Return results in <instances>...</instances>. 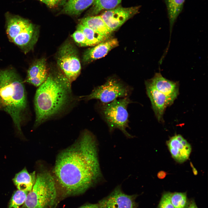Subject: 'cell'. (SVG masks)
I'll return each mask as SVG.
<instances>
[{
	"label": "cell",
	"mask_w": 208,
	"mask_h": 208,
	"mask_svg": "<svg viewBox=\"0 0 208 208\" xmlns=\"http://www.w3.org/2000/svg\"><path fill=\"white\" fill-rule=\"evenodd\" d=\"M98 146L94 135L85 130L74 144L58 155L54 172L64 196L82 194L104 181Z\"/></svg>",
	"instance_id": "obj_1"
},
{
	"label": "cell",
	"mask_w": 208,
	"mask_h": 208,
	"mask_svg": "<svg viewBox=\"0 0 208 208\" xmlns=\"http://www.w3.org/2000/svg\"><path fill=\"white\" fill-rule=\"evenodd\" d=\"M71 83L62 72L49 73L35 96L36 126L61 116L72 107L77 99L73 94Z\"/></svg>",
	"instance_id": "obj_2"
},
{
	"label": "cell",
	"mask_w": 208,
	"mask_h": 208,
	"mask_svg": "<svg viewBox=\"0 0 208 208\" xmlns=\"http://www.w3.org/2000/svg\"><path fill=\"white\" fill-rule=\"evenodd\" d=\"M27 107L26 91L21 77L14 69H0V110L10 115L21 134Z\"/></svg>",
	"instance_id": "obj_3"
},
{
	"label": "cell",
	"mask_w": 208,
	"mask_h": 208,
	"mask_svg": "<svg viewBox=\"0 0 208 208\" xmlns=\"http://www.w3.org/2000/svg\"><path fill=\"white\" fill-rule=\"evenodd\" d=\"M59 203L55 180L47 171L37 174L35 183L21 208H56Z\"/></svg>",
	"instance_id": "obj_4"
},
{
	"label": "cell",
	"mask_w": 208,
	"mask_h": 208,
	"mask_svg": "<svg viewBox=\"0 0 208 208\" xmlns=\"http://www.w3.org/2000/svg\"><path fill=\"white\" fill-rule=\"evenodd\" d=\"M6 32L12 42L25 53L31 50L37 41L38 28L28 19L9 12L5 14Z\"/></svg>",
	"instance_id": "obj_5"
},
{
	"label": "cell",
	"mask_w": 208,
	"mask_h": 208,
	"mask_svg": "<svg viewBox=\"0 0 208 208\" xmlns=\"http://www.w3.org/2000/svg\"><path fill=\"white\" fill-rule=\"evenodd\" d=\"M132 101L128 97L118 100L116 99L108 103H99L98 109L100 114L106 122L109 131L112 133L115 129L120 130L127 138L133 137L126 130L129 127L128 105Z\"/></svg>",
	"instance_id": "obj_6"
},
{
	"label": "cell",
	"mask_w": 208,
	"mask_h": 208,
	"mask_svg": "<svg viewBox=\"0 0 208 208\" xmlns=\"http://www.w3.org/2000/svg\"><path fill=\"white\" fill-rule=\"evenodd\" d=\"M131 90L129 86L116 78L111 77L103 85L95 88L90 94L82 97L86 101L95 99L102 103H108L118 97H127Z\"/></svg>",
	"instance_id": "obj_7"
},
{
	"label": "cell",
	"mask_w": 208,
	"mask_h": 208,
	"mask_svg": "<svg viewBox=\"0 0 208 208\" xmlns=\"http://www.w3.org/2000/svg\"><path fill=\"white\" fill-rule=\"evenodd\" d=\"M57 63L62 73L72 83L81 73V65L77 51L70 42L63 44L58 54Z\"/></svg>",
	"instance_id": "obj_8"
},
{
	"label": "cell",
	"mask_w": 208,
	"mask_h": 208,
	"mask_svg": "<svg viewBox=\"0 0 208 208\" xmlns=\"http://www.w3.org/2000/svg\"><path fill=\"white\" fill-rule=\"evenodd\" d=\"M140 6L124 8L118 5L104 12L100 15L112 32L117 29L126 21L138 13Z\"/></svg>",
	"instance_id": "obj_9"
},
{
	"label": "cell",
	"mask_w": 208,
	"mask_h": 208,
	"mask_svg": "<svg viewBox=\"0 0 208 208\" xmlns=\"http://www.w3.org/2000/svg\"><path fill=\"white\" fill-rule=\"evenodd\" d=\"M138 196L125 193L119 185L98 203L100 208H138V205L135 202Z\"/></svg>",
	"instance_id": "obj_10"
},
{
	"label": "cell",
	"mask_w": 208,
	"mask_h": 208,
	"mask_svg": "<svg viewBox=\"0 0 208 208\" xmlns=\"http://www.w3.org/2000/svg\"><path fill=\"white\" fill-rule=\"evenodd\" d=\"M166 145L172 157L176 161L182 163L189 159L192 147L181 135H176L171 137L166 141Z\"/></svg>",
	"instance_id": "obj_11"
},
{
	"label": "cell",
	"mask_w": 208,
	"mask_h": 208,
	"mask_svg": "<svg viewBox=\"0 0 208 208\" xmlns=\"http://www.w3.org/2000/svg\"><path fill=\"white\" fill-rule=\"evenodd\" d=\"M145 84L146 93L151 101L155 116L159 121H161L165 110L173 102L156 89L147 80L145 81Z\"/></svg>",
	"instance_id": "obj_12"
},
{
	"label": "cell",
	"mask_w": 208,
	"mask_h": 208,
	"mask_svg": "<svg viewBox=\"0 0 208 208\" xmlns=\"http://www.w3.org/2000/svg\"><path fill=\"white\" fill-rule=\"evenodd\" d=\"M147 81L156 89L173 102L177 97L179 94L178 83L165 78L160 72L155 73L153 78Z\"/></svg>",
	"instance_id": "obj_13"
},
{
	"label": "cell",
	"mask_w": 208,
	"mask_h": 208,
	"mask_svg": "<svg viewBox=\"0 0 208 208\" xmlns=\"http://www.w3.org/2000/svg\"><path fill=\"white\" fill-rule=\"evenodd\" d=\"M46 60L41 58L35 61L27 71L26 81L39 87L46 80L49 75Z\"/></svg>",
	"instance_id": "obj_14"
},
{
	"label": "cell",
	"mask_w": 208,
	"mask_h": 208,
	"mask_svg": "<svg viewBox=\"0 0 208 208\" xmlns=\"http://www.w3.org/2000/svg\"><path fill=\"white\" fill-rule=\"evenodd\" d=\"M118 44V41L116 38L102 42L87 50L84 53L83 60L85 62H89L102 58Z\"/></svg>",
	"instance_id": "obj_15"
},
{
	"label": "cell",
	"mask_w": 208,
	"mask_h": 208,
	"mask_svg": "<svg viewBox=\"0 0 208 208\" xmlns=\"http://www.w3.org/2000/svg\"><path fill=\"white\" fill-rule=\"evenodd\" d=\"M80 23L108 38L112 32L99 15L88 16L82 19Z\"/></svg>",
	"instance_id": "obj_16"
},
{
	"label": "cell",
	"mask_w": 208,
	"mask_h": 208,
	"mask_svg": "<svg viewBox=\"0 0 208 208\" xmlns=\"http://www.w3.org/2000/svg\"><path fill=\"white\" fill-rule=\"evenodd\" d=\"M36 177L35 171L29 173L25 168L16 174L13 181L18 190L29 192L35 183Z\"/></svg>",
	"instance_id": "obj_17"
},
{
	"label": "cell",
	"mask_w": 208,
	"mask_h": 208,
	"mask_svg": "<svg viewBox=\"0 0 208 208\" xmlns=\"http://www.w3.org/2000/svg\"><path fill=\"white\" fill-rule=\"evenodd\" d=\"M94 0H67L61 12L70 16H77L93 4Z\"/></svg>",
	"instance_id": "obj_18"
},
{
	"label": "cell",
	"mask_w": 208,
	"mask_h": 208,
	"mask_svg": "<svg viewBox=\"0 0 208 208\" xmlns=\"http://www.w3.org/2000/svg\"><path fill=\"white\" fill-rule=\"evenodd\" d=\"M169 19L170 34L174 24L182 12L185 0H164Z\"/></svg>",
	"instance_id": "obj_19"
},
{
	"label": "cell",
	"mask_w": 208,
	"mask_h": 208,
	"mask_svg": "<svg viewBox=\"0 0 208 208\" xmlns=\"http://www.w3.org/2000/svg\"><path fill=\"white\" fill-rule=\"evenodd\" d=\"M122 0H94L89 13L94 16L98 14L104 10L114 8L119 5Z\"/></svg>",
	"instance_id": "obj_20"
},
{
	"label": "cell",
	"mask_w": 208,
	"mask_h": 208,
	"mask_svg": "<svg viewBox=\"0 0 208 208\" xmlns=\"http://www.w3.org/2000/svg\"><path fill=\"white\" fill-rule=\"evenodd\" d=\"M77 29L81 31L83 33L92 46H95L108 39V38L80 23L77 25Z\"/></svg>",
	"instance_id": "obj_21"
},
{
	"label": "cell",
	"mask_w": 208,
	"mask_h": 208,
	"mask_svg": "<svg viewBox=\"0 0 208 208\" xmlns=\"http://www.w3.org/2000/svg\"><path fill=\"white\" fill-rule=\"evenodd\" d=\"M28 192L20 190L14 192L10 201L8 208H21V206L23 205L26 200Z\"/></svg>",
	"instance_id": "obj_22"
},
{
	"label": "cell",
	"mask_w": 208,
	"mask_h": 208,
	"mask_svg": "<svg viewBox=\"0 0 208 208\" xmlns=\"http://www.w3.org/2000/svg\"><path fill=\"white\" fill-rule=\"evenodd\" d=\"M171 200L174 208H187L188 205L186 192L171 193Z\"/></svg>",
	"instance_id": "obj_23"
},
{
	"label": "cell",
	"mask_w": 208,
	"mask_h": 208,
	"mask_svg": "<svg viewBox=\"0 0 208 208\" xmlns=\"http://www.w3.org/2000/svg\"><path fill=\"white\" fill-rule=\"evenodd\" d=\"M72 37L75 42L80 46H92L83 33L79 30L77 29L72 34Z\"/></svg>",
	"instance_id": "obj_24"
},
{
	"label": "cell",
	"mask_w": 208,
	"mask_h": 208,
	"mask_svg": "<svg viewBox=\"0 0 208 208\" xmlns=\"http://www.w3.org/2000/svg\"><path fill=\"white\" fill-rule=\"evenodd\" d=\"M171 194L170 192H166L163 194L158 208H174L171 200Z\"/></svg>",
	"instance_id": "obj_25"
},
{
	"label": "cell",
	"mask_w": 208,
	"mask_h": 208,
	"mask_svg": "<svg viewBox=\"0 0 208 208\" xmlns=\"http://www.w3.org/2000/svg\"><path fill=\"white\" fill-rule=\"evenodd\" d=\"M44 3L50 8L57 7L62 2L63 0H37Z\"/></svg>",
	"instance_id": "obj_26"
},
{
	"label": "cell",
	"mask_w": 208,
	"mask_h": 208,
	"mask_svg": "<svg viewBox=\"0 0 208 208\" xmlns=\"http://www.w3.org/2000/svg\"><path fill=\"white\" fill-rule=\"evenodd\" d=\"M78 208H100L98 203L96 204H86Z\"/></svg>",
	"instance_id": "obj_27"
},
{
	"label": "cell",
	"mask_w": 208,
	"mask_h": 208,
	"mask_svg": "<svg viewBox=\"0 0 208 208\" xmlns=\"http://www.w3.org/2000/svg\"><path fill=\"white\" fill-rule=\"evenodd\" d=\"M167 173L164 171H159L157 173V177L159 179H164L166 176Z\"/></svg>",
	"instance_id": "obj_28"
},
{
	"label": "cell",
	"mask_w": 208,
	"mask_h": 208,
	"mask_svg": "<svg viewBox=\"0 0 208 208\" xmlns=\"http://www.w3.org/2000/svg\"><path fill=\"white\" fill-rule=\"evenodd\" d=\"M188 208H198L195 202L192 201L190 203Z\"/></svg>",
	"instance_id": "obj_29"
}]
</instances>
